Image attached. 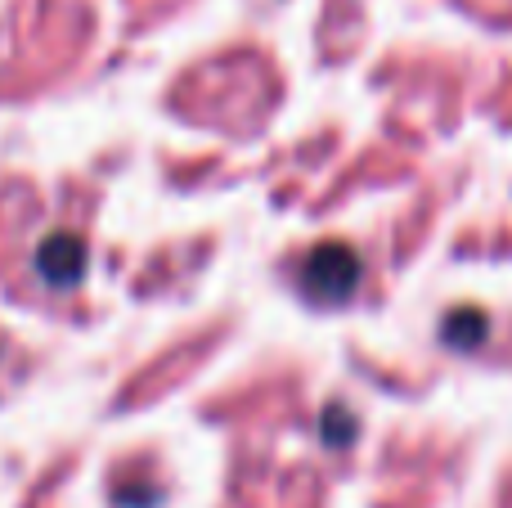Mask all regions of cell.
<instances>
[{
    "label": "cell",
    "instance_id": "1",
    "mask_svg": "<svg viewBox=\"0 0 512 508\" xmlns=\"http://www.w3.org/2000/svg\"><path fill=\"white\" fill-rule=\"evenodd\" d=\"M355 284H360V261H355L351 248L324 243V248H315L306 257V288L319 302H337V297H346Z\"/></svg>",
    "mask_w": 512,
    "mask_h": 508
},
{
    "label": "cell",
    "instance_id": "2",
    "mask_svg": "<svg viewBox=\"0 0 512 508\" xmlns=\"http://www.w3.org/2000/svg\"><path fill=\"white\" fill-rule=\"evenodd\" d=\"M86 270V243L81 234H50V239L36 248V275L45 279L50 288H72Z\"/></svg>",
    "mask_w": 512,
    "mask_h": 508
}]
</instances>
